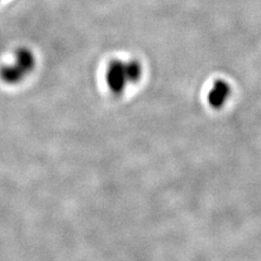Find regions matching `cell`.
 Here are the masks:
<instances>
[{
	"label": "cell",
	"mask_w": 261,
	"mask_h": 261,
	"mask_svg": "<svg viewBox=\"0 0 261 261\" xmlns=\"http://www.w3.org/2000/svg\"><path fill=\"white\" fill-rule=\"evenodd\" d=\"M142 68L136 61L123 62L113 61L108 69L107 81L111 90L115 93L123 92L129 83H135L141 79Z\"/></svg>",
	"instance_id": "1"
},
{
	"label": "cell",
	"mask_w": 261,
	"mask_h": 261,
	"mask_svg": "<svg viewBox=\"0 0 261 261\" xmlns=\"http://www.w3.org/2000/svg\"><path fill=\"white\" fill-rule=\"evenodd\" d=\"M209 103L211 105H213L215 108H220L221 105L227 101V98L230 96V86L227 83L223 81L216 82L213 85L212 90L209 93Z\"/></svg>",
	"instance_id": "2"
}]
</instances>
